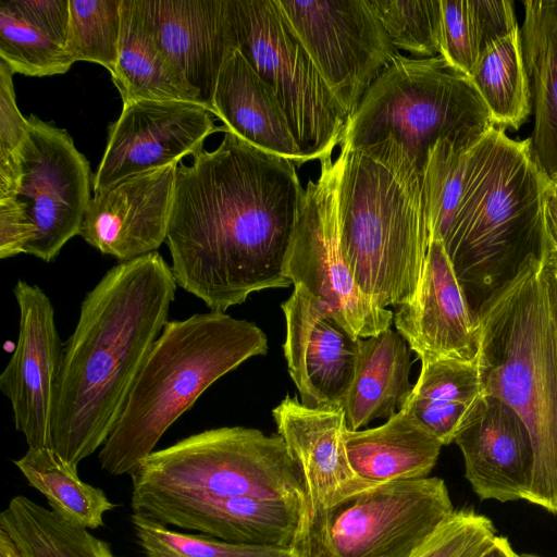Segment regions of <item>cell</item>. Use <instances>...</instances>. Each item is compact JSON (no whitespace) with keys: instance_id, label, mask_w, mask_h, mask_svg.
I'll return each mask as SVG.
<instances>
[{"instance_id":"cell-1","label":"cell","mask_w":557,"mask_h":557,"mask_svg":"<svg viewBox=\"0 0 557 557\" xmlns=\"http://www.w3.org/2000/svg\"><path fill=\"white\" fill-rule=\"evenodd\" d=\"M296 166L225 131L177 169L165 243L177 286L225 312L288 287L284 262L304 199Z\"/></svg>"},{"instance_id":"cell-2","label":"cell","mask_w":557,"mask_h":557,"mask_svg":"<svg viewBox=\"0 0 557 557\" xmlns=\"http://www.w3.org/2000/svg\"><path fill=\"white\" fill-rule=\"evenodd\" d=\"M549 177L529 139L492 127L468 147L438 141L422 187L431 236L441 238L472 308L545 253L544 195Z\"/></svg>"},{"instance_id":"cell-3","label":"cell","mask_w":557,"mask_h":557,"mask_svg":"<svg viewBox=\"0 0 557 557\" xmlns=\"http://www.w3.org/2000/svg\"><path fill=\"white\" fill-rule=\"evenodd\" d=\"M177 284L158 252L119 262L81 304L63 344L52 449L73 467L101 448L162 332Z\"/></svg>"},{"instance_id":"cell-4","label":"cell","mask_w":557,"mask_h":557,"mask_svg":"<svg viewBox=\"0 0 557 557\" xmlns=\"http://www.w3.org/2000/svg\"><path fill=\"white\" fill-rule=\"evenodd\" d=\"M476 314L486 394L512 408L531 436L528 502L557 513V297L549 257L531 256Z\"/></svg>"},{"instance_id":"cell-5","label":"cell","mask_w":557,"mask_h":557,"mask_svg":"<svg viewBox=\"0 0 557 557\" xmlns=\"http://www.w3.org/2000/svg\"><path fill=\"white\" fill-rule=\"evenodd\" d=\"M339 146L342 255L368 297L382 308L400 306L417 290L431 243L422 176L392 138Z\"/></svg>"},{"instance_id":"cell-6","label":"cell","mask_w":557,"mask_h":557,"mask_svg":"<svg viewBox=\"0 0 557 557\" xmlns=\"http://www.w3.org/2000/svg\"><path fill=\"white\" fill-rule=\"evenodd\" d=\"M267 351V335L257 324L226 312L168 321L99 450L101 469L113 475L134 473L206 389Z\"/></svg>"},{"instance_id":"cell-7","label":"cell","mask_w":557,"mask_h":557,"mask_svg":"<svg viewBox=\"0 0 557 557\" xmlns=\"http://www.w3.org/2000/svg\"><path fill=\"white\" fill-rule=\"evenodd\" d=\"M494 126L468 76L441 55L398 52L362 97L339 145L358 149L392 138L422 176L438 141L468 147Z\"/></svg>"},{"instance_id":"cell-8","label":"cell","mask_w":557,"mask_h":557,"mask_svg":"<svg viewBox=\"0 0 557 557\" xmlns=\"http://www.w3.org/2000/svg\"><path fill=\"white\" fill-rule=\"evenodd\" d=\"M132 496H249L307 506L301 468L280 434L222 426L151 453L131 474Z\"/></svg>"},{"instance_id":"cell-9","label":"cell","mask_w":557,"mask_h":557,"mask_svg":"<svg viewBox=\"0 0 557 557\" xmlns=\"http://www.w3.org/2000/svg\"><path fill=\"white\" fill-rule=\"evenodd\" d=\"M440 478L395 481L306 510L296 557H413L454 513Z\"/></svg>"},{"instance_id":"cell-10","label":"cell","mask_w":557,"mask_h":557,"mask_svg":"<svg viewBox=\"0 0 557 557\" xmlns=\"http://www.w3.org/2000/svg\"><path fill=\"white\" fill-rule=\"evenodd\" d=\"M238 50L271 88L304 162L331 157L349 116L275 0H234Z\"/></svg>"},{"instance_id":"cell-11","label":"cell","mask_w":557,"mask_h":557,"mask_svg":"<svg viewBox=\"0 0 557 557\" xmlns=\"http://www.w3.org/2000/svg\"><path fill=\"white\" fill-rule=\"evenodd\" d=\"M345 152L320 161L309 180L284 262V274L320 302L352 336L368 338L391 327L392 310L382 308L357 285L341 250L338 188Z\"/></svg>"},{"instance_id":"cell-12","label":"cell","mask_w":557,"mask_h":557,"mask_svg":"<svg viewBox=\"0 0 557 557\" xmlns=\"http://www.w3.org/2000/svg\"><path fill=\"white\" fill-rule=\"evenodd\" d=\"M275 1L350 117L398 53L369 0Z\"/></svg>"},{"instance_id":"cell-13","label":"cell","mask_w":557,"mask_h":557,"mask_svg":"<svg viewBox=\"0 0 557 557\" xmlns=\"http://www.w3.org/2000/svg\"><path fill=\"white\" fill-rule=\"evenodd\" d=\"M18 153L20 185L11 198L24 205L33 227L25 253L51 262L81 233L91 199L90 165L65 129L33 114Z\"/></svg>"},{"instance_id":"cell-14","label":"cell","mask_w":557,"mask_h":557,"mask_svg":"<svg viewBox=\"0 0 557 557\" xmlns=\"http://www.w3.org/2000/svg\"><path fill=\"white\" fill-rule=\"evenodd\" d=\"M202 104L140 100L123 104L109 126L108 143L92 178L95 194L145 172L177 163L203 148L208 136L225 132Z\"/></svg>"},{"instance_id":"cell-15","label":"cell","mask_w":557,"mask_h":557,"mask_svg":"<svg viewBox=\"0 0 557 557\" xmlns=\"http://www.w3.org/2000/svg\"><path fill=\"white\" fill-rule=\"evenodd\" d=\"M13 294L18 307V338L0 374V389L11 403L15 429L29 448H52V413L63 344L49 296L18 280Z\"/></svg>"},{"instance_id":"cell-16","label":"cell","mask_w":557,"mask_h":557,"mask_svg":"<svg viewBox=\"0 0 557 557\" xmlns=\"http://www.w3.org/2000/svg\"><path fill=\"white\" fill-rule=\"evenodd\" d=\"M397 332L421 361L478 359L481 329L441 238L431 236L414 295L394 313Z\"/></svg>"},{"instance_id":"cell-17","label":"cell","mask_w":557,"mask_h":557,"mask_svg":"<svg viewBox=\"0 0 557 557\" xmlns=\"http://www.w3.org/2000/svg\"><path fill=\"white\" fill-rule=\"evenodd\" d=\"M286 322L283 345L289 375L301 404L343 405L357 364L360 339L301 287L282 304Z\"/></svg>"},{"instance_id":"cell-18","label":"cell","mask_w":557,"mask_h":557,"mask_svg":"<svg viewBox=\"0 0 557 557\" xmlns=\"http://www.w3.org/2000/svg\"><path fill=\"white\" fill-rule=\"evenodd\" d=\"M177 169L172 163L95 194L79 235L120 262L157 251L166 239Z\"/></svg>"},{"instance_id":"cell-19","label":"cell","mask_w":557,"mask_h":557,"mask_svg":"<svg viewBox=\"0 0 557 557\" xmlns=\"http://www.w3.org/2000/svg\"><path fill=\"white\" fill-rule=\"evenodd\" d=\"M134 515L239 544L292 548L307 506L249 496L131 497Z\"/></svg>"},{"instance_id":"cell-20","label":"cell","mask_w":557,"mask_h":557,"mask_svg":"<svg viewBox=\"0 0 557 557\" xmlns=\"http://www.w3.org/2000/svg\"><path fill=\"white\" fill-rule=\"evenodd\" d=\"M160 48L212 113L220 70L238 50L234 0H139Z\"/></svg>"},{"instance_id":"cell-21","label":"cell","mask_w":557,"mask_h":557,"mask_svg":"<svg viewBox=\"0 0 557 557\" xmlns=\"http://www.w3.org/2000/svg\"><path fill=\"white\" fill-rule=\"evenodd\" d=\"M465 474L481 499L528 500L534 471L531 436L517 412L486 394L455 436Z\"/></svg>"},{"instance_id":"cell-22","label":"cell","mask_w":557,"mask_h":557,"mask_svg":"<svg viewBox=\"0 0 557 557\" xmlns=\"http://www.w3.org/2000/svg\"><path fill=\"white\" fill-rule=\"evenodd\" d=\"M277 431L299 463L307 492V510L332 507L376 486L354 472L347 456L348 430L342 405L312 408L286 396L273 410Z\"/></svg>"},{"instance_id":"cell-23","label":"cell","mask_w":557,"mask_h":557,"mask_svg":"<svg viewBox=\"0 0 557 557\" xmlns=\"http://www.w3.org/2000/svg\"><path fill=\"white\" fill-rule=\"evenodd\" d=\"M212 114L227 132L265 152L302 164L304 157L271 88L239 50L223 63Z\"/></svg>"},{"instance_id":"cell-24","label":"cell","mask_w":557,"mask_h":557,"mask_svg":"<svg viewBox=\"0 0 557 557\" xmlns=\"http://www.w3.org/2000/svg\"><path fill=\"white\" fill-rule=\"evenodd\" d=\"M345 443L354 472L373 485L428 478L444 446L404 409L380 426L348 429Z\"/></svg>"},{"instance_id":"cell-25","label":"cell","mask_w":557,"mask_h":557,"mask_svg":"<svg viewBox=\"0 0 557 557\" xmlns=\"http://www.w3.org/2000/svg\"><path fill=\"white\" fill-rule=\"evenodd\" d=\"M523 5L521 45L534 113L528 139L535 162L552 178L557 174V0Z\"/></svg>"},{"instance_id":"cell-26","label":"cell","mask_w":557,"mask_h":557,"mask_svg":"<svg viewBox=\"0 0 557 557\" xmlns=\"http://www.w3.org/2000/svg\"><path fill=\"white\" fill-rule=\"evenodd\" d=\"M110 74L123 104L154 100L205 106L160 48L139 0H122L119 57Z\"/></svg>"},{"instance_id":"cell-27","label":"cell","mask_w":557,"mask_h":557,"mask_svg":"<svg viewBox=\"0 0 557 557\" xmlns=\"http://www.w3.org/2000/svg\"><path fill=\"white\" fill-rule=\"evenodd\" d=\"M411 354L405 338L391 327L360 339L355 374L342 405L349 430L388 419L401 409L413 387Z\"/></svg>"},{"instance_id":"cell-28","label":"cell","mask_w":557,"mask_h":557,"mask_svg":"<svg viewBox=\"0 0 557 557\" xmlns=\"http://www.w3.org/2000/svg\"><path fill=\"white\" fill-rule=\"evenodd\" d=\"M485 395L479 357L424 360L401 409L448 445Z\"/></svg>"},{"instance_id":"cell-29","label":"cell","mask_w":557,"mask_h":557,"mask_svg":"<svg viewBox=\"0 0 557 557\" xmlns=\"http://www.w3.org/2000/svg\"><path fill=\"white\" fill-rule=\"evenodd\" d=\"M0 529L24 557H114L109 543L26 496H14L0 515Z\"/></svg>"},{"instance_id":"cell-30","label":"cell","mask_w":557,"mask_h":557,"mask_svg":"<svg viewBox=\"0 0 557 557\" xmlns=\"http://www.w3.org/2000/svg\"><path fill=\"white\" fill-rule=\"evenodd\" d=\"M469 78L487 107L494 125L518 129L532 109L520 27L485 47Z\"/></svg>"},{"instance_id":"cell-31","label":"cell","mask_w":557,"mask_h":557,"mask_svg":"<svg viewBox=\"0 0 557 557\" xmlns=\"http://www.w3.org/2000/svg\"><path fill=\"white\" fill-rule=\"evenodd\" d=\"M441 7L438 55L468 77L485 47L519 27L512 1L441 0Z\"/></svg>"},{"instance_id":"cell-32","label":"cell","mask_w":557,"mask_h":557,"mask_svg":"<svg viewBox=\"0 0 557 557\" xmlns=\"http://www.w3.org/2000/svg\"><path fill=\"white\" fill-rule=\"evenodd\" d=\"M27 482L48 500L53 511L89 530L103 525L115 505L106 493L82 481L77 468L52 448H29L13 461Z\"/></svg>"},{"instance_id":"cell-33","label":"cell","mask_w":557,"mask_h":557,"mask_svg":"<svg viewBox=\"0 0 557 557\" xmlns=\"http://www.w3.org/2000/svg\"><path fill=\"white\" fill-rule=\"evenodd\" d=\"M122 0H70L66 52L72 61L104 66L110 73L119 57Z\"/></svg>"},{"instance_id":"cell-34","label":"cell","mask_w":557,"mask_h":557,"mask_svg":"<svg viewBox=\"0 0 557 557\" xmlns=\"http://www.w3.org/2000/svg\"><path fill=\"white\" fill-rule=\"evenodd\" d=\"M0 60L13 73L36 77L64 74L73 65L65 47L26 22L5 0L0 3Z\"/></svg>"},{"instance_id":"cell-35","label":"cell","mask_w":557,"mask_h":557,"mask_svg":"<svg viewBox=\"0 0 557 557\" xmlns=\"http://www.w3.org/2000/svg\"><path fill=\"white\" fill-rule=\"evenodd\" d=\"M131 522L145 557H296L292 548L231 543L209 535L182 533L134 513Z\"/></svg>"},{"instance_id":"cell-36","label":"cell","mask_w":557,"mask_h":557,"mask_svg":"<svg viewBox=\"0 0 557 557\" xmlns=\"http://www.w3.org/2000/svg\"><path fill=\"white\" fill-rule=\"evenodd\" d=\"M392 45L414 58L438 55L441 0H369Z\"/></svg>"},{"instance_id":"cell-37","label":"cell","mask_w":557,"mask_h":557,"mask_svg":"<svg viewBox=\"0 0 557 557\" xmlns=\"http://www.w3.org/2000/svg\"><path fill=\"white\" fill-rule=\"evenodd\" d=\"M496 536L491 519L471 509H459L413 557H481Z\"/></svg>"},{"instance_id":"cell-38","label":"cell","mask_w":557,"mask_h":557,"mask_svg":"<svg viewBox=\"0 0 557 557\" xmlns=\"http://www.w3.org/2000/svg\"><path fill=\"white\" fill-rule=\"evenodd\" d=\"M12 70L0 60V165L14 162L28 131L16 104Z\"/></svg>"},{"instance_id":"cell-39","label":"cell","mask_w":557,"mask_h":557,"mask_svg":"<svg viewBox=\"0 0 557 557\" xmlns=\"http://www.w3.org/2000/svg\"><path fill=\"white\" fill-rule=\"evenodd\" d=\"M29 24L65 47L70 23V0H5Z\"/></svg>"},{"instance_id":"cell-40","label":"cell","mask_w":557,"mask_h":557,"mask_svg":"<svg viewBox=\"0 0 557 557\" xmlns=\"http://www.w3.org/2000/svg\"><path fill=\"white\" fill-rule=\"evenodd\" d=\"M33 227L25 207L16 198L0 199V259L25 253Z\"/></svg>"},{"instance_id":"cell-41","label":"cell","mask_w":557,"mask_h":557,"mask_svg":"<svg viewBox=\"0 0 557 557\" xmlns=\"http://www.w3.org/2000/svg\"><path fill=\"white\" fill-rule=\"evenodd\" d=\"M545 251L557 256V177L550 178L544 195Z\"/></svg>"},{"instance_id":"cell-42","label":"cell","mask_w":557,"mask_h":557,"mask_svg":"<svg viewBox=\"0 0 557 557\" xmlns=\"http://www.w3.org/2000/svg\"><path fill=\"white\" fill-rule=\"evenodd\" d=\"M481 557H519L505 536H496L493 544Z\"/></svg>"},{"instance_id":"cell-43","label":"cell","mask_w":557,"mask_h":557,"mask_svg":"<svg viewBox=\"0 0 557 557\" xmlns=\"http://www.w3.org/2000/svg\"><path fill=\"white\" fill-rule=\"evenodd\" d=\"M0 557H24L12 537L0 529Z\"/></svg>"},{"instance_id":"cell-44","label":"cell","mask_w":557,"mask_h":557,"mask_svg":"<svg viewBox=\"0 0 557 557\" xmlns=\"http://www.w3.org/2000/svg\"><path fill=\"white\" fill-rule=\"evenodd\" d=\"M519 557H544V556H540V555H536V554L524 553V554L519 555Z\"/></svg>"},{"instance_id":"cell-45","label":"cell","mask_w":557,"mask_h":557,"mask_svg":"<svg viewBox=\"0 0 557 557\" xmlns=\"http://www.w3.org/2000/svg\"><path fill=\"white\" fill-rule=\"evenodd\" d=\"M548 255V253H547ZM550 257V259L553 260V263L557 270V256H552V255H548Z\"/></svg>"},{"instance_id":"cell-46","label":"cell","mask_w":557,"mask_h":557,"mask_svg":"<svg viewBox=\"0 0 557 557\" xmlns=\"http://www.w3.org/2000/svg\"><path fill=\"white\" fill-rule=\"evenodd\" d=\"M548 257H549V256H548ZM549 259H550V257H549ZM550 260H552V259H550ZM552 263H553V260H552ZM553 267H554V271H555V278H556V297H557V270H556V268H555L554 263H553Z\"/></svg>"},{"instance_id":"cell-47","label":"cell","mask_w":557,"mask_h":557,"mask_svg":"<svg viewBox=\"0 0 557 557\" xmlns=\"http://www.w3.org/2000/svg\"><path fill=\"white\" fill-rule=\"evenodd\" d=\"M554 177H557V174H556ZM552 178H553V177H552Z\"/></svg>"},{"instance_id":"cell-48","label":"cell","mask_w":557,"mask_h":557,"mask_svg":"<svg viewBox=\"0 0 557 557\" xmlns=\"http://www.w3.org/2000/svg\"><path fill=\"white\" fill-rule=\"evenodd\" d=\"M554 178V177H553Z\"/></svg>"}]
</instances>
